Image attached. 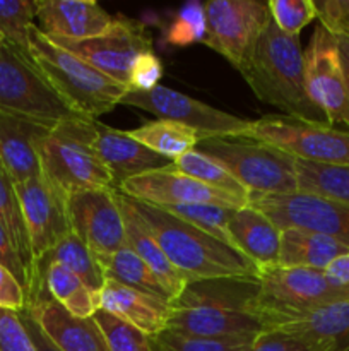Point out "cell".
Segmentation results:
<instances>
[{"label": "cell", "instance_id": "obj_44", "mask_svg": "<svg viewBox=\"0 0 349 351\" xmlns=\"http://www.w3.org/2000/svg\"><path fill=\"white\" fill-rule=\"evenodd\" d=\"M246 351H317L313 346L294 336L279 331H263L257 336L253 345Z\"/></svg>", "mask_w": 349, "mask_h": 351}, {"label": "cell", "instance_id": "obj_36", "mask_svg": "<svg viewBox=\"0 0 349 351\" xmlns=\"http://www.w3.org/2000/svg\"><path fill=\"white\" fill-rule=\"evenodd\" d=\"M255 339L257 336L201 338L164 329L159 335L151 336V348L153 351H246Z\"/></svg>", "mask_w": 349, "mask_h": 351}, {"label": "cell", "instance_id": "obj_22", "mask_svg": "<svg viewBox=\"0 0 349 351\" xmlns=\"http://www.w3.org/2000/svg\"><path fill=\"white\" fill-rule=\"evenodd\" d=\"M48 127L0 112V163L16 184L41 175L40 144Z\"/></svg>", "mask_w": 349, "mask_h": 351}, {"label": "cell", "instance_id": "obj_17", "mask_svg": "<svg viewBox=\"0 0 349 351\" xmlns=\"http://www.w3.org/2000/svg\"><path fill=\"white\" fill-rule=\"evenodd\" d=\"M118 192L133 201L154 206L218 204L231 209L248 206V202L242 199L207 187L195 178L181 173L173 165L130 178L120 185Z\"/></svg>", "mask_w": 349, "mask_h": 351}, {"label": "cell", "instance_id": "obj_42", "mask_svg": "<svg viewBox=\"0 0 349 351\" xmlns=\"http://www.w3.org/2000/svg\"><path fill=\"white\" fill-rule=\"evenodd\" d=\"M322 26L334 36H349V0H313Z\"/></svg>", "mask_w": 349, "mask_h": 351}, {"label": "cell", "instance_id": "obj_20", "mask_svg": "<svg viewBox=\"0 0 349 351\" xmlns=\"http://www.w3.org/2000/svg\"><path fill=\"white\" fill-rule=\"evenodd\" d=\"M96 151L108 168L116 191L130 178L171 165L166 158L153 153L133 139L130 132L112 129L99 122H96Z\"/></svg>", "mask_w": 349, "mask_h": 351}, {"label": "cell", "instance_id": "obj_1", "mask_svg": "<svg viewBox=\"0 0 349 351\" xmlns=\"http://www.w3.org/2000/svg\"><path fill=\"white\" fill-rule=\"evenodd\" d=\"M257 278L192 281L171 300L166 329L201 338L259 336L263 328L252 314Z\"/></svg>", "mask_w": 349, "mask_h": 351}, {"label": "cell", "instance_id": "obj_49", "mask_svg": "<svg viewBox=\"0 0 349 351\" xmlns=\"http://www.w3.org/2000/svg\"><path fill=\"white\" fill-rule=\"evenodd\" d=\"M3 45V38H2V34H0V47H2Z\"/></svg>", "mask_w": 349, "mask_h": 351}, {"label": "cell", "instance_id": "obj_5", "mask_svg": "<svg viewBox=\"0 0 349 351\" xmlns=\"http://www.w3.org/2000/svg\"><path fill=\"white\" fill-rule=\"evenodd\" d=\"M250 311L263 331L303 319L325 305L349 300V291L332 283L324 269L276 266L260 271Z\"/></svg>", "mask_w": 349, "mask_h": 351}, {"label": "cell", "instance_id": "obj_48", "mask_svg": "<svg viewBox=\"0 0 349 351\" xmlns=\"http://www.w3.org/2000/svg\"><path fill=\"white\" fill-rule=\"evenodd\" d=\"M339 47V57H341L342 71H344V79H346V88H348V96H349V36H335Z\"/></svg>", "mask_w": 349, "mask_h": 351}, {"label": "cell", "instance_id": "obj_31", "mask_svg": "<svg viewBox=\"0 0 349 351\" xmlns=\"http://www.w3.org/2000/svg\"><path fill=\"white\" fill-rule=\"evenodd\" d=\"M171 165L178 171L195 178L201 184L216 189L219 192H224V194L233 195V197L242 199V201L250 204V192L233 177L231 171L222 167L218 160L198 151L197 147L185 153L183 156H180Z\"/></svg>", "mask_w": 349, "mask_h": 351}, {"label": "cell", "instance_id": "obj_45", "mask_svg": "<svg viewBox=\"0 0 349 351\" xmlns=\"http://www.w3.org/2000/svg\"><path fill=\"white\" fill-rule=\"evenodd\" d=\"M27 305V295L23 285L7 267L0 264V307L23 312Z\"/></svg>", "mask_w": 349, "mask_h": 351}, {"label": "cell", "instance_id": "obj_33", "mask_svg": "<svg viewBox=\"0 0 349 351\" xmlns=\"http://www.w3.org/2000/svg\"><path fill=\"white\" fill-rule=\"evenodd\" d=\"M47 263H60L64 264L67 269H70L72 273L77 274L92 291L99 293L105 285L106 278L103 273L101 266L96 261L94 254L86 247V243L79 239L75 233H70L67 239L62 240L57 247L50 250L48 254H44L41 259L36 261L34 267L38 264H47Z\"/></svg>", "mask_w": 349, "mask_h": 351}, {"label": "cell", "instance_id": "obj_18", "mask_svg": "<svg viewBox=\"0 0 349 351\" xmlns=\"http://www.w3.org/2000/svg\"><path fill=\"white\" fill-rule=\"evenodd\" d=\"M24 311L60 351H109L94 319L68 314L48 293L38 295Z\"/></svg>", "mask_w": 349, "mask_h": 351}, {"label": "cell", "instance_id": "obj_35", "mask_svg": "<svg viewBox=\"0 0 349 351\" xmlns=\"http://www.w3.org/2000/svg\"><path fill=\"white\" fill-rule=\"evenodd\" d=\"M163 211L190 223L195 228L202 230L207 235L214 237L219 242L231 247L228 226L236 209L224 208L218 204H177V206H157Z\"/></svg>", "mask_w": 349, "mask_h": 351}, {"label": "cell", "instance_id": "obj_7", "mask_svg": "<svg viewBox=\"0 0 349 351\" xmlns=\"http://www.w3.org/2000/svg\"><path fill=\"white\" fill-rule=\"evenodd\" d=\"M198 151L209 154L250 192V195H287L298 192L296 158L252 137H209Z\"/></svg>", "mask_w": 349, "mask_h": 351}, {"label": "cell", "instance_id": "obj_40", "mask_svg": "<svg viewBox=\"0 0 349 351\" xmlns=\"http://www.w3.org/2000/svg\"><path fill=\"white\" fill-rule=\"evenodd\" d=\"M0 351H36L21 312L0 307Z\"/></svg>", "mask_w": 349, "mask_h": 351}, {"label": "cell", "instance_id": "obj_19", "mask_svg": "<svg viewBox=\"0 0 349 351\" xmlns=\"http://www.w3.org/2000/svg\"><path fill=\"white\" fill-rule=\"evenodd\" d=\"M36 19L44 36L62 40L94 38L115 23L94 0H38Z\"/></svg>", "mask_w": 349, "mask_h": 351}, {"label": "cell", "instance_id": "obj_34", "mask_svg": "<svg viewBox=\"0 0 349 351\" xmlns=\"http://www.w3.org/2000/svg\"><path fill=\"white\" fill-rule=\"evenodd\" d=\"M38 0H0V34L3 43L29 55V31L34 26Z\"/></svg>", "mask_w": 349, "mask_h": 351}, {"label": "cell", "instance_id": "obj_9", "mask_svg": "<svg viewBox=\"0 0 349 351\" xmlns=\"http://www.w3.org/2000/svg\"><path fill=\"white\" fill-rule=\"evenodd\" d=\"M245 137L270 144L296 160L324 165H349V130L286 115L252 120Z\"/></svg>", "mask_w": 349, "mask_h": 351}, {"label": "cell", "instance_id": "obj_26", "mask_svg": "<svg viewBox=\"0 0 349 351\" xmlns=\"http://www.w3.org/2000/svg\"><path fill=\"white\" fill-rule=\"evenodd\" d=\"M274 331L294 336L317 351H349V300L325 305Z\"/></svg>", "mask_w": 349, "mask_h": 351}, {"label": "cell", "instance_id": "obj_6", "mask_svg": "<svg viewBox=\"0 0 349 351\" xmlns=\"http://www.w3.org/2000/svg\"><path fill=\"white\" fill-rule=\"evenodd\" d=\"M96 122L65 120L48 130L40 144L41 173L65 195L82 191H116L108 168L96 151Z\"/></svg>", "mask_w": 349, "mask_h": 351}, {"label": "cell", "instance_id": "obj_21", "mask_svg": "<svg viewBox=\"0 0 349 351\" xmlns=\"http://www.w3.org/2000/svg\"><path fill=\"white\" fill-rule=\"evenodd\" d=\"M99 311H105L129 322L147 336H156L166 329L171 302L146 291L106 280L99 291Z\"/></svg>", "mask_w": 349, "mask_h": 351}, {"label": "cell", "instance_id": "obj_38", "mask_svg": "<svg viewBox=\"0 0 349 351\" xmlns=\"http://www.w3.org/2000/svg\"><path fill=\"white\" fill-rule=\"evenodd\" d=\"M205 38V7L190 2L181 7L166 31V41L174 47L202 43Z\"/></svg>", "mask_w": 349, "mask_h": 351}, {"label": "cell", "instance_id": "obj_25", "mask_svg": "<svg viewBox=\"0 0 349 351\" xmlns=\"http://www.w3.org/2000/svg\"><path fill=\"white\" fill-rule=\"evenodd\" d=\"M43 291L75 317L89 319L99 311V293L60 263L38 264L34 267V283L27 304Z\"/></svg>", "mask_w": 349, "mask_h": 351}, {"label": "cell", "instance_id": "obj_32", "mask_svg": "<svg viewBox=\"0 0 349 351\" xmlns=\"http://www.w3.org/2000/svg\"><path fill=\"white\" fill-rule=\"evenodd\" d=\"M0 223L5 226L9 232L10 239H12L14 245H16L17 252H19L21 259H23L24 266H26L27 274L31 280V290H33L34 283V257L33 250H31L29 237H27L26 225H24L23 211H21V202L17 197L16 182L10 178L3 165L0 163ZM29 290V293H31ZM29 298V295H27Z\"/></svg>", "mask_w": 349, "mask_h": 351}, {"label": "cell", "instance_id": "obj_37", "mask_svg": "<svg viewBox=\"0 0 349 351\" xmlns=\"http://www.w3.org/2000/svg\"><path fill=\"white\" fill-rule=\"evenodd\" d=\"M92 319L101 329L109 351H153L151 336L144 335L129 322L105 311H98Z\"/></svg>", "mask_w": 349, "mask_h": 351}, {"label": "cell", "instance_id": "obj_47", "mask_svg": "<svg viewBox=\"0 0 349 351\" xmlns=\"http://www.w3.org/2000/svg\"><path fill=\"white\" fill-rule=\"evenodd\" d=\"M325 274L331 278L332 283L341 287L342 290L349 291V254L341 256L334 263L325 267Z\"/></svg>", "mask_w": 349, "mask_h": 351}, {"label": "cell", "instance_id": "obj_46", "mask_svg": "<svg viewBox=\"0 0 349 351\" xmlns=\"http://www.w3.org/2000/svg\"><path fill=\"white\" fill-rule=\"evenodd\" d=\"M21 317H23L24 326H26L27 332H29V338H31V341H33V345H34V348H36V351H60L57 348V346L53 345V343L50 341V339L47 338V335L41 331L40 326L34 322V319L31 317V315L27 314L26 311L21 312Z\"/></svg>", "mask_w": 349, "mask_h": 351}, {"label": "cell", "instance_id": "obj_27", "mask_svg": "<svg viewBox=\"0 0 349 351\" xmlns=\"http://www.w3.org/2000/svg\"><path fill=\"white\" fill-rule=\"evenodd\" d=\"M349 254L348 247L322 233L303 228L281 230V267H310L324 269L341 256Z\"/></svg>", "mask_w": 349, "mask_h": 351}, {"label": "cell", "instance_id": "obj_8", "mask_svg": "<svg viewBox=\"0 0 349 351\" xmlns=\"http://www.w3.org/2000/svg\"><path fill=\"white\" fill-rule=\"evenodd\" d=\"M0 112L53 129L79 115L48 82L33 58L10 45L0 47Z\"/></svg>", "mask_w": 349, "mask_h": 351}, {"label": "cell", "instance_id": "obj_29", "mask_svg": "<svg viewBox=\"0 0 349 351\" xmlns=\"http://www.w3.org/2000/svg\"><path fill=\"white\" fill-rule=\"evenodd\" d=\"M96 261L101 266L106 280L118 281L125 287L135 288V290L146 291L154 297L171 302V297L154 276L153 271L140 261V257L129 245L109 256L96 257Z\"/></svg>", "mask_w": 349, "mask_h": 351}, {"label": "cell", "instance_id": "obj_12", "mask_svg": "<svg viewBox=\"0 0 349 351\" xmlns=\"http://www.w3.org/2000/svg\"><path fill=\"white\" fill-rule=\"evenodd\" d=\"M50 40L127 88L133 62L146 51H153V38L149 29L139 21L123 16H116L109 29L94 38Z\"/></svg>", "mask_w": 349, "mask_h": 351}, {"label": "cell", "instance_id": "obj_3", "mask_svg": "<svg viewBox=\"0 0 349 351\" xmlns=\"http://www.w3.org/2000/svg\"><path fill=\"white\" fill-rule=\"evenodd\" d=\"M130 199V197H129ZM170 263L188 281L219 278H257L259 269L233 247L190 223L147 202L130 199Z\"/></svg>", "mask_w": 349, "mask_h": 351}, {"label": "cell", "instance_id": "obj_2", "mask_svg": "<svg viewBox=\"0 0 349 351\" xmlns=\"http://www.w3.org/2000/svg\"><path fill=\"white\" fill-rule=\"evenodd\" d=\"M260 101L281 110L291 119L327 123L313 105L305 84V57L300 38L287 36L276 24H267L255 48L238 69Z\"/></svg>", "mask_w": 349, "mask_h": 351}, {"label": "cell", "instance_id": "obj_41", "mask_svg": "<svg viewBox=\"0 0 349 351\" xmlns=\"http://www.w3.org/2000/svg\"><path fill=\"white\" fill-rule=\"evenodd\" d=\"M161 77H163V62L154 51H146L133 62L129 77V89L151 91L159 86Z\"/></svg>", "mask_w": 349, "mask_h": 351}, {"label": "cell", "instance_id": "obj_16", "mask_svg": "<svg viewBox=\"0 0 349 351\" xmlns=\"http://www.w3.org/2000/svg\"><path fill=\"white\" fill-rule=\"evenodd\" d=\"M118 191L99 189L67 195L72 233L86 243L94 257H105L127 247L125 223Z\"/></svg>", "mask_w": 349, "mask_h": 351}, {"label": "cell", "instance_id": "obj_39", "mask_svg": "<svg viewBox=\"0 0 349 351\" xmlns=\"http://www.w3.org/2000/svg\"><path fill=\"white\" fill-rule=\"evenodd\" d=\"M267 7L272 23L287 36L300 38L303 27L317 17L313 0H270Z\"/></svg>", "mask_w": 349, "mask_h": 351}, {"label": "cell", "instance_id": "obj_23", "mask_svg": "<svg viewBox=\"0 0 349 351\" xmlns=\"http://www.w3.org/2000/svg\"><path fill=\"white\" fill-rule=\"evenodd\" d=\"M228 232L233 249L255 264L259 273L279 264L281 230L262 211L252 206L236 209Z\"/></svg>", "mask_w": 349, "mask_h": 351}, {"label": "cell", "instance_id": "obj_24", "mask_svg": "<svg viewBox=\"0 0 349 351\" xmlns=\"http://www.w3.org/2000/svg\"><path fill=\"white\" fill-rule=\"evenodd\" d=\"M118 197L120 209H122L123 223H125V237H127V245L140 257L144 264L149 267L154 273V276L157 278L161 285H163L164 290L168 291V295L173 298H177L178 295L183 291V288L187 287L190 281L170 263V259L166 257L164 250L161 249V245L157 243V240L154 239V235L151 233L149 226L146 225V221L142 219V216L137 213V209L133 208L132 201H130L127 195L116 194Z\"/></svg>", "mask_w": 349, "mask_h": 351}, {"label": "cell", "instance_id": "obj_14", "mask_svg": "<svg viewBox=\"0 0 349 351\" xmlns=\"http://www.w3.org/2000/svg\"><path fill=\"white\" fill-rule=\"evenodd\" d=\"M248 206L262 211L279 230H310L331 237L349 249V206L305 192L250 195Z\"/></svg>", "mask_w": 349, "mask_h": 351}, {"label": "cell", "instance_id": "obj_30", "mask_svg": "<svg viewBox=\"0 0 349 351\" xmlns=\"http://www.w3.org/2000/svg\"><path fill=\"white\" fill-rule=\"evenodd\" d=\"M298 192L349 206V165H324L296 160Z\"/></svg>", "mask_w": 349, "mask_h": 351}, {"label": "cell", "instance_id": "obj_13", "mask_svg": "<svg viewBox=\"0 0 349 351\" xmlns=\"http://www.w3.org/2000/svg\"><path fill=\"white\" fill-rule=\"evenodd\" d=\"M303 57L305 84L313 105L324 113L328 125L342 123L349 129V96L334 34L318 24Z\"/></svg>", "mask_w": 349, "mask_h": 351}, {"label": "cell", "instance_id": "obj_43", "mask_svg": "<svg viewBox=\"0 0 349 351\" xmlns=\"http://www.w3.org/2000/svg\"><path fill=\"white\" fill-rule=\"evenodd\" d=\"M0 264H2L3 267H7V269L16 276V280L19 281V283L23 285L24 290H26V295H29V274H27L26 266H24L23 259H21L12 239H10L9 232H7L5 226H3L2 223H0Z\"/></svg>", "mask_w": 349, "mask_h": 351}, {"label": "cell", "instance_id": "obj_4", "mask_svg": "<svg viewBox=\"0 0 349 351\" xmlns=\"http://www.w3.org/2000/svg\"><path fill=\"white\" fill-rule=\"evenodd\" d=\"M29 55L55 91L86 119L98 120L120 105L129 88L118 84L72 51L58 47L34 24L29 31Z\"/></svg>", "mask_w": 349, "mask_h": 351}, {"label": "cell", "instance_id": "obj_28", "mask_svg": "<svg viewBox=\"0 0 349 351\" xmlns=\"http://www.w3.org/2000/svg\"><path fill=\"white\" fill-rule=\"evenodd\" d=\"M129 132L147 149L166 158L171 163L188 151L195 149L202 141V137L194 129L163 119L151 120Z\"/></svg>", "mask_w": 349, "mask_h": 351}, {"label": "cell", "instance_id": "obj_15", "mask_svg": "<svg viewBox=\"0 0 349 351\" xmlns=\"http://www.w3.org/2000/svg\"><path fill=\"white\" fill-rule=\"evenodd\" d=\"M34 264L72 233L67 195L43 173L16 184Z\"/></svg>", "mask_w": 349, "mask_h": 351}, {"label": "cell", "instance_id": "obj_10", "mask_svg": "<svg viewBox=\"0 0 349 351\" xmlns=\"http://www.w3.org/2000/svg\"><path fill=\"white\" fill-rule=\"evenodd\" d=\"M205 7V38L202 43L240 69L270 23L267 2L211 0Z\"/></svg>", "mask_w": 349, "mask_h": 351}, {"label": "cell", "instance_id": "obj_11", "mask_svg": "<svg viewBox=\"0 0 349 351\" xmlns=\"http://www.w3.org/2000/svg\"><path fill=\"white\" fill-rule=\"evenodd\" d=\"M120 105L133 106L153 113L157 119L181 123L188 129H194L202 139L246 136L252 125V120L240 119L161 84L151 91L129 89Z\"/></svg>", "mask_w": 349, "mask_h": 351}]
</instances>
